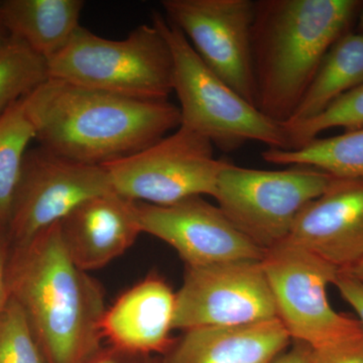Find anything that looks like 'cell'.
Masks as SVG:
<instances>
[{
	"mask_svg": "<svg viewBox=\"0 0 363 363\" xmlns=\"http://www.w3.org/2000/svg\"><path fill=\"white\" fill-rule=\"evenodd\" d=\"M9 298V285H7V274L6 269V259L0 242V314L6 306Z\"/></svg>",
	"mask_w": 363,
	"mask_h": 363,
	"instance_id": "obj_28",
	"label": "cell"
},
{
	"mask_svg": "<svg viewBox=\"0 0 363 363\" xmlns=\"http://www.w3.org/2000/svg\"><path fill=\"white\" fill-rule=\"evenodd\" d=\"M262 157L271 164L310 167L336 178L363 179V128L316 138L298 150L267 149Z\"/></svg>",
	"mask_w": 363,
	"mask_h": 363,
	"instance_id": "obj_19",
	"label": "cell"
},
{
	"mask_svg": "<svg viewBox=\"0 0 363 363\" xmlns=\"http://www.w3.org/2000/svg\"><path fill=\"white\" fill-rule=\"evenodd\" d=\"M262 264L292 340L320 350L363 337L359 320L336 312L327 297L337 267L286 241L266 250Z\"/></svg>",
	"mask_w": 363,
	"mask_h": 363,
	"instance_id": "obj_7",
	"label": "cell"
},
{
	"mask_svg": "<svg viewBox=\"0 0 363 363\" xmlns=\"http://www.w3.org/2000/svg\"><path fill=\"white\" fill-rule=\"evenodd\" d=\"M289 150H298L318 138L322 131L342 128L345 131L363 128V86L346 93L319 116L296 123H286Z\"/></svg>",
	"mask_w": 363,
	"mask_h": 363,
	"instance_id": "obj_22",
	"label": "cell"
},
{
	"mask_svg": "<svg viewBox=\"0 0 363 363\" xmlns=\"http://www.w3.org/2000/svg\"><path fill=\"white\" fill-rule=\"evenodd\" d=\"M313 350L307 344L298 342L291 350L284 351L271 363H312Z\"/></svg>",
	"mask_w": 363,
	"mask_h": 363,
	"instance_id": "obj_27",
	"label": "cell"
},
{
	"mask_svg": "<svg viewBox=\"0 0 363 363\" xmlns=\"http://www.w3.org/2000/svg\"><path fill=\"white\" fill-rule=\"evenodd\" d=\"M0 363H47L25 310L11 295L0 314Z\"/></svg>",
	"mask_w": 363,
	"mask_h": 363,
	"instance_id": "obj_23",
	"label": "cell"
},
{
	"mask_svg": "<svg viewBox=\"0 0 363 363\" xmlns=\"http://www.w3.org/2000/svg\"><path fill=\"white\" fill-rule=\"evenodd\" d=\"M171 47L174 92L180 102L181 125L206 138L223 152L245 143H264L269 149L289 150L283 123L250 104L210 70L175 25L162 13L154 18Z\"/></svg>",
	"mask_w": 363,
	"mask_h": 363,
	"instance_id": "obj_5",
	"label": "cell"
},
{
	"mask_svg": "<svg viewBox=\"0 0 363 363\" xmlns=\"http://www.w3.org/2000/svg\"><path fill=\"white\" fill-rule=\"evenodd\" d=\"M143 233L174 248L186 267L262 260L266 250L238 230L218 206L202 196L168 205L135 202Z\"/></svg>",
	"mask_w": 363,
	"mask_h": 363,
	"instance_id": "obj_12",
	"label": "cell"
},
{
	"mask_svg": "<svg viewBox=\"0 0 363 363\" xmlns=\"http://www.w3.org/2000/svg\"><path fill=\"white\" fill-rule=\"evenodd\" d=\"M59 224L67 252L87 272L123 255L143 233L135 201L114 192L81 203Z\"/></svg>",
	"mask_w": 363,
	"mask_h": 363,
	"instance_id": "obj_14",
	"label": "cell"
},
{
	"mask_svg": "<svg viewBox=\"0 0 363 363\" xmlns=\"http://www.w3.org/2000/svg\"><path fill=\"white\" fill-rule=\"evenodd\" d=\"M278 318L262 260L186 267L176 294L174 330L238 326Z\"/></svg>",
	"mask_w": 363,
	"mask_h": 363,
	"instance_id": "obj_9",
	"label": "cell"
},
{
	"mask_svg": "<svg viewBox=\"0 0 363 363\" xmlns=\"http://www.w3.org/2000/svg\"><path fill=\"white\" fill-rule=\"evenodd\" d=\"M357 21H358V26H359V33L363 35V2L359 13H358Z\"/></svg>",
	"mask_w": 363,
	"mask_h": 363,
	"instance_id": "obj_31",
	"label": "cell"
},
{
	"mask_svg": "<svg viewBox=\"0 0 363 363\" xmlns=\"http://www.w3.org/2000/svg\"><path fill=\"white\" fill-rule=\"evenodd\" d=\"M335 178L310 167L267 171L225 162L214 198L238 230L267 250L288 238L300 212Z\"/></svg>",
	"mask_w": 363,
	"mask_h": 363,
	"instance_id": "obj_6",
	"label": "cell"
},
{
	"mask_svg": "<svg viewBox=\"0 0 363 363\" xmlns=\"http://www.w3.org/2000/svg\"><path fill=\"white\" fill-rule=\"evenodd\" d=\"M7 285L47 363H88L104 348V288L71 259L59 223L21 245Z\"/></svg>",
	"mask_w": 363,
	"mask_h": 363,
	"instance_id": "obj_2",
	"label": "cell"
},
{
	"mask_svg": "<svg viewBox=\"0 0 363 363\" xmlns=\"http://www.w3.org/2000/svg\"><path fill=\"white\" fill-rule=\"evenodd\" d=\"M214 145L180 125L147 149L104 166L112 191L131 201L168 206L216 192L226 161L214 157Z\"/></svg>",
	"mask_w": 363,
	"mask_h": 363,
	"instance_id": "obj_8",
	"label": "cell"
},
{
	"mask_svg": "<svg viewBox=\"0 0 363 363\" xmlns=\"http://www.w3.org/2000/svg\"><path fill=\"white\" fill-rule=\"evenodd\" d=\"M48 68L50 78L121 96L168 100L174 92L173 54L155 20L121 40L80 26Z\"/></svg>",
	"mask_w": 363,
	"mask_h": 363,
	"instance_id": "obj_4",
	"label": "cell"
},
{
	"mask_svg": "<svg viewBox=\"0 0 363 363\" xmlns=\"http://www.w3.org/2000/svg\"><path fill=\"white\" fill-rule=\"evenodd\" d=\"M348 272L351 276L355 277V278L362 279L363 281V260L362 262H358L357 264H355L354 267H350L347 271H342Z\"/></svg>",
	"mask_w": 363,
	"mask_h": 363,
	"instance_id": "obj_30",
	"label": "cell"
},
{
	"mask_svg": "<svg viewBox=\"0 0 363 363\" xmlns=\"http://www.w3.org/2000/svg\"><path fill=\"white\" fill-rule=\"evenodd\" d=\"M35 130L25 98L0 116V227L9 225L23 173V162Z\"/></svg>",
	"mask_w": 363,
	"mask_h": 363,
	"instance_id": "obj_20",
	"label": "cell"
},
{
	"mask_svg": "<svg viewBox=\"0 0 363 363\" xmlns=\"http://www.w3.org/2000/svg\"><path fill=\"white\" fill-rule=\"evenodd\" d=\"M292 338L279 318L184 332L164 357V363H271Z\"/></svg>",
	"mask_w": 363,
	"mask_h": 363,
	"instance_id": "obj_16",
	"label": "cell"
},
{
	"mask_svg": "<svg viewBox=\"0 0 363 363\" xmlns=\"http://www.w3.org/2000/svg\"><path fill=\"white\" fill-rule=\"evenodd\" d=\"M333 285L337 288L341 297L357 313L363 328V281L348 272L339 271Z\"/></svg>",
	"mask_w": 363,
	"mask_h": 363,
	"instance_id": "obj_25",
	"label": "cell"
},
{
	"mask_svg": "<svg viewBox=\"0 0 363 363\" xmlns=\"http://www.w3.org/2000/svg\"><path fill=\"white\" fill-rule=\"evenodd\" d=\"M82 0H6L0 14L11 37L45 60L61 52L80 28Z\"/></svg>",
	"mask_w": 363,
	"mask_h": 363,
	"instance_id": "obj_17",
	"label": "cell"
},
{
	"mask_svg": "<svg viewBox=\"0 0 363 363\" xmlns=\"http://www.w3.org/2000/svg\"><path fill=\"white\" fill-rule=\"evenodd\" d=\"M359 0H259L252 28L257 107L279 123L292 118L332 45L346 33Z\"/></svg>",
	"mask_w": 363,
	"mask_h": 363,
	"instance_id": "obj_3",
	"label": "cell"
},
{
	"mask_svg": "<svg viewBox=\"0 0 363 363\" xmlns=\"http://www.w3.org/2000/svg\"><path fill=\"white\" fill-rule=\"evenodd\" d=\"M175 308L171 286L150 276L107 308L101 324L104 340L128 352L164 357L176 341L171 336Z\"/></svg>",
	"mask_w": 363,
	"mask_h": 363,
	"instance_id": "obj_15",
	"label": "cell"
},
{
	"mask_svg": "<svg viewBox=\"0 0 363 363\" xmlns=\"http://www.w3.org/2000/svg\"><path fill=\"white\" fill-rule=\"evenodd\" d=\"M88 363H164V360L161 355L140 354L107 345Z\"/></svg>",
	"mask_w": 363,
	"mask_h": 363,
	"instance_id": "obj_26",
	"label": "cell"
},
{
	"mask_svg": "<svg viewBox=\"0 0 363 363\" xmlns=\"http://www.w3.org/2000/svg\"><path fill=\"white\" fill-rule=\"evenodd\" d=\"M312 363H363V337L333 347L313 350Z\"/></svg>",
	"mask_w": 363,
	"mask_h": 363,
	"instance_id": "obj_24",
	"label": "cell"
},
{
	"mask_svg": "<svg viewBox=\"0 0 363 363\" xmlns=\"http://www.w3.org/2000/svg\"><path fill=\"white\" fill-rule=\"evenodd\" d=\"M109 192L113 191L104 167L68 161L40 147L26 152L9 226L21 247L81 203Z\"/></svg>",
	"mask_w": 363,
	"mask_h": 363,
	"instance_id": "obj_11",
	"label": "cell"
},
{
	"mask_svg": "<svg viewBox=\"0 0 363 363\" xmlns=\"http://www.w3.org/2000/svg\"><path fill=\"white\" fill-rule=\"evenodd\" d=\"M362 86L363 35L350 30L325 55L298 108L286 123L319 116L339 97Z\"/></svg>",
	"mask_w": 363,
	"mask_h": 363,
	"instance_id": "obj_18",
	"label": "cell"
},
{
	"mask_svg": "<svg viewBox=\"0 0 363 363\" xmlns=\"http://www.w3.org/2000/svg\"><path fill=\"white\" fill-rule=\"evenodd\" d=\"M166 18L184 33L200 59L257 107L253 73L252 0H164Z\"/></svg>",
	"mask_w": 363,
	"mask_h": 363,
	"instance_id": "obj_10",
	"label": "cell"
},
{
	"mask_svg": "<svg viewBox=\"0 0 363 363\" xmlns=\"http://www.w3.org/2000/svg\"><path fill=\"white\" fill-rule=\"evenodd\" d=\"M286 242L347 271L363 260V179L335 178L294 222Z\"/></svg>",
	"mask_w": 363,
	"mask_h": 363,
	"instance_id": "obj_13",
	"label": "cell"
},
{
	"mask_svg": "<svg viewBox=\"0 0 363 363\" xmlns=\"http://www.w3.org/2000/svg\"><path fill=\"white\" fill-rule=\"evenodd\" d=\"M25 102L40 147L87 166L133 156L181 125L180 108L169 99H136L54 78Z\"/></svg>",
	"mask_w": 363,
	"mask_h": 363,
	"instance_id": "obj_1",
	"label": "cell"
},
{
	"mask_svg": "<svg viewBox=\"0 0 363 363\" xmlns=\"http://www.w3.org/2000/svg\"><path fill=\"white\" fill-rule=\"evenodd\" d=\"M49 78L47 60L13 37L0 50V116Z\"/></svg>",
	"mask_w": 363,
	"mask_h": 363,
	"instance_id": "obj_21",
	"label": "cell"
},
{
	"mask_svg": "<svg viewBox=\"0 0 363 363\" xmlns=\"http://www.w3.org/2000/svg\"><path fill=\"white\" fill-rule=\"evenodd\" d=\"M11 39H13V37H11L9 30H7L6 26L4 25V21L2 20L1 14H0V50L4 49L11 42Z\"/></svg>",
	"mask_w": 363,
	"mask_h": 363,
	"instance_id": "obj_29",
	"label": "cell"
}]
</instances>
